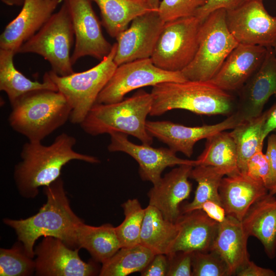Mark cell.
Segmentation results:
<instances>
[{
	"instance_id": "ac0fdd59",
	"label": "cell",
	"mask_w": 276,
	"mask_h": 276,
	"mask_svg": "<svg viewBox=\"0 0 276 276\" xmlns=\"http://www.w3.org/2000/svg\"><path fill=\"white\" fill-rule=\"evenodd\" d=\"M63 0H25L17 16L0 36V49L14 51L33 36L45 24Z\"/></svg>"
},
{
	"instance_id": "60d3db41",
	"label": "cell",
	"mask_w": 276,
	"mask_h": 276,
	"mask_svg": "<svg viewBox=\"0 0 276 276\" xmlns=\"http://www.w3.org/2000/svg\"><path fill=\"white\" fill-rule=\"evenodd\" d=\"M169 262L167 255L155 254L146 267L141 272L142 276H167Z\"/></svg>"
},
{
	"instance_id": "e0dca14e",
	"label": "cell",
	"mask_w": 276,
	"mask_h": 276,
	"mask_svg": "<svg viewBox=\"0 0 276 276\" xmlns=\"http://www.w3.org/2000/svg\"><path fill=\"white\" fill-rule=\"evenodd\" d=\"M239 99L234 113L242 121L260 116L264 105L273 95L276 96V52L267 48L263 62L238 90Z\"/></svg>"
},
{
	"instance_id": "52a82bcc",
	"label": "cell",
	"mask_w": 276,
	"mask_h": 276,
	"mask_svg": "<svg viewBox=\"0 0 276 276\" xmlns=\"http://www.w3.org/2000/svg\"><path fill=\"white\" fill-rule=\"evenodd\" d=\"M117 46L116 42L107 56L87 71L64 76H59L52 70L48 72L58 91L71 107L69 120L72 123L80 124L82 122L112 76L118 66L114 61Z\"/></svg>"
},
{
	"instance_id": "f6af8a7d",
	"label": "cell",
	"mask_w": 276,
	"mask_h": 276,
	"mask_svg": "<svg viewBox=\"0 0 276 276\" xmlns=\"http://www.w3.org/2000/svg\"><path fill=\"white\" fill-rule=\"evenodd\" d=\"M4 4L10 6H22L24 3L25 0H1Z\"/></svg>"
},
{
	"instance_id": "bcb514c9",
	"label": "cell",
	"mask_w": 276,
	"mask_h": 276,
	"mask_svg": "<svg viewBox=\"0 0 276 276\" xmlns=\"http://www.w3.org/2000/svg\"><path fill=\"white\" fill-rule=\"evenodd\" d=\"M148 3H149V5L151 6V7L155 10H158L160 2L159 0H147Z\"/></svg>"
},
{
	"instance_id": "b9f144b4",
	"label": "cell",
	"mask_w": 276,
	"mask_h": 276,
	"mask_svg": "<svg viewBox=\"0 0 276 276\" xmlns=\"http://www.w3.org/2000/svg\"><path fill=\"white\" fill-rule=\"evenodd\" d=\"M235 275L238 276H275L276 274L273 270L260 267L253 261H249L247 264L239 269Z\"/></svg>"
},
{
	"instance_id": "f35d334b",
	"label": "cell",
	"mask_w": 276,
	"mask_h": 276,
	"mask_svg": "<svg viewBox=\"0 0 276 276\" xmlns=\"http://www.w3.org/2000/svg\"><path fill=\"white\" fill-rule=\"evenodd\" d=\"M244 2V0H205V4L197 10L195 16L202 22L214 11L219 9L232 10Z\"/></svg>"
},
{
	"instance_id": "1f68e13d",
	"label": "cell",
	"mask_w": 276,
	"mask_h": 276,
	"mask_svg": "<svg viewBox=\"0 0 276 276\" xmlns=\"http://www.w3.org/2000/svg\"><path fill=\"white\" fill-rule=\"evenodd\" d=\"M225 173L221 169L211 166L198 165L194 167L190 178L197 182L193 200L180 208L181 213L201 209L202 204L208 200L221 205L219 187Z\"/></svg>"
},
{
	"instance_id": "f1b7e54d",
	"label": "cell",
	"mask_w": 276,
	"mask_h": 276,
	"mask_svg": "<svg viewBox=\"0 0 276 276\" xmlns=\"http://www.w3.org/2000/svg\"><path fill=\"white\" fill-rule=\"evenodd\" d=\"M198 165L211 166L222 170L226 176L240 172L238 168L235 142L229 132H217L206 139L205 147L196 159Z\"/></svg>"
},
{
	"instance_id": "8992f818",
	"label": "cell",
	"mask_w": 276,
	"mask_h": 276,
	"mask_svg": "<svg viewBox=\"0 0 276 276\" xmlns=\"http://www.w3.org/2000/svg\"><path fill=\"white\" fill-rule=\"evenodd\" d=\"M226 15V10L219 9L201 22L196 54L181 71L187 80H211L239 44L227 28Z\"/></svg>"
},
{
	"instance_id": "8fae6325",
	"label": "cell",
	"mask_w": 276,
	"mask_h": 276,
	"mask_svg": "<svg viewBox=\"0 0 276 276\" xmlns=\"http://www.w3.org/2000/svg\"><path fill=\"white\" fill-rule=\"evenodd\" d=\"M226 20L239 43L272 48L276 52V17L268 13L262 1H244L226 10Z\"/></svg>"
},
{
	"instance_id": "484cf974",
	"label": "cell",
	"mask_w": 276,
	"mask_h": 276,
	"mask_svg": "<svg viewBox=\"0 0 276 276\" xmlns=\"http://www.w3.org/2000/svg\"><path fill=\"white\" fill-rule=\"evenodd\" d=\"M178 232L176 223L166 219L155 207L148 205L145 215L140 236V244L154 254L169 255Z\"/></svg>"
},
{
	"instance_id": "681fc988",
	"label": "cell",
	"mask_w": 276,
	"mask_h": 276,
	"mask_svg": "<svg viewBox=\"0 0 276 276\" xmlns=\"http://www.w3.org/2000/svg\"></svg>"
},
{
	"instance_id": "d4e9b609",
	"label": "cell",
	"mask_w": 276,
	"mask_h": 276,
	"mask_svg": "<svg viewBox=\"0 0 276 276\" xmlns=\"http://www.w3.org/2000/svg\"><path fill=\"white\" fill-rule=\"evenodd\" d=\"M15 54L13 51L0 49V90L7 94L11 105L20 97L32 91H58L48 72L44 74L43 82H40L29 79L18 71L13 63Z\"/></svg>"
},
{
	"instance_id": "ab89813d",
	"label": "cell",
	"mask_w": 276,
	"mask_h": 276,
	"mask_svg": "<svg viewBox=\"0 0 276 276\" xmlns=\"http://www.w3.org/2000/svg\"><path fill=\"white\" fill-rule=\"evenodd\" d=\"M266 155L269 171L265 186L270 191L276 185V134H273L268 137Z\"/></svg>"
},
{
	"instance_id": "d6986e66",
	"label": "cell",
	"mask_w": 276,
	"mask_h": 276,
	"mask_svg": "<svg viewBox=\"0 0 276 276\" xmlns=\"http://www.w3.org/2000/svg\"><path fill=\"white\" fill-rule=\"evenodd\" d=\"M193 166L179 165L162 177L148 193L149 204L164 217L175 223L181 214L180 205L189 197L192 185L189 180Z\"/></svg>"
},
{
	"instance_id": "d6a6232c",
	"label": "cell",
	"mask_w": 276,
	"mask_h": 276,
	"mask_svg": "<svg viewBox=\"0 0 276 276\" xmlns=\"http://www.w3.org/2000/svg\"><path fill=\"white\" fill-rule=\"evenodd\" d=\"M121 206L125 218L121 224L116 227L121 246L127 247L140 244L145 209L137 199H129Z\"/></svg>"
},
{
	"instance_id": "8d00e7d4",
	"label": "cell",
	"mask_w": 276,
	"mask_h": 276,
	"mask_svg": "<svg viewBox=\"0 0 276 276\" xmlns=\"http://www.w3.org/2000/svg\"><path fill=\"white\" fill-rule=\"evenodd\" d=\"M193 252L179 251L167 255V276H192Z\"/></svg>"
},
{
	"instance_id": "7dc6e473",
	"label": "cell",
	"mask_w": 276,
	"mask_h": 276,
	"mask_svg": "<svg viewBox=\"0 0 276 276\" xmlns=\"http://www.w3.org/2000/svg\"><path fill=\"white\" fill-rule=\"evenodd\" d=\"M269 191L270 193L276 195V185Z\"/></svg>"
},
{
	"instance_id": "2e32d148",
	"label": "cell",
	"mask_w": 276,
	"mask_h": 276,
	"mask_svg": "<svg viewBox=\"0 0 276 276\" xmlns=\"http://www.w3.org/2000/svg\"><path fill=\"white\" fill-rule=\"evenodd\" d=\"M241 122L234 112L223 121L213 125L189 127L169 121L147 120L146 128L153 137L167 145L174 152L190 157L198 141L217 132L233 129Z\"/></svg>"
},
{
	"instance_id": "9a60e30c",
	"label": "cell",
	"mask_w": 276,
	"mask_h": 276,
	"mask_svg": "<svg viewBox=\"0 0 276 276\" xmlns=\"http://www.w3.org/2000/svg\"><path fill=\"white\" fill-rule=\"evenodd\" d=\"M71 14L75 43L71 55L72 64L89 56L103 60L111 45L104 37L101 24L91 6V0H66Z\"/></svg>"
},
{
	"instance_id": "7bdbcfd3",
	"label": "cell",
	"mask_w": 276,
	"mask_h": 276,
	"mask_svg": "<svg viewBox=\"0 0 276 276\" xmlns=\"http://www.w3.org/2000/svg\"><path fill=\"white\" fill-rule=\"evenodd\" d=\"M201 209L210 218L218 223L223 221L226 217L225 211L222 206L211 200L204 202Z\"/></svg>"
},
{
	"instance_id": "7c38bea8",
	"label": "cell",
	"mask_w": 276,
	"mask_h": 276,
	"mask_svg": "<svg viewBox=\"0 0 276 276\" xmlns=\"http://www.w3.org/2000/svg\"><path fill=\"white\" fill-rule=\"evenodd\" d=\"M165 22L158 10L135 17L116 37L114 61L119 66L139 59L151 58Z\"/></svg>"
},
{
	"instance_id": "6da1fadb",
	"label": "cell",
	"mask_w": 276,
	"mask_h": 276,
	"mask_svg": "<svg viewBox=\"0 0 276 276\" xmlns=\"http://www.w3.org/2000/svg\"><path fill=\"white\" fill-rule=\"evenodd\" d=\"M76 139L66 133L58 135L53 143L28 141L22 147L21 161L14 170V180L20 195L33 198L39 188L48 186L60 176L63 167L71 160L100 163L96 157L75 151Z\"/></svg>"
},
{
	"instance_id": "4316f807",
	"label": "cell",
	"mask_w": 276,
	"mask_h": 276,
	"mask_svg": "<svg viewBox=\"0 0 276 276\" xmlns=\"http://www.w3.org/2000/svg\"><path fill=\"white\" fill-rule=\"evenodd\" d=\"M98 6L102 23L107 33L116 38L135 17L152 11L147 0H91Z\"/></svg>"
},
{
	"instance_id": "d590c367",
	"label": "cell",
	"mask_w": 276,
	"mask_h": 276,
	"mask_svg": "<svg viewBox=\"0 0 276 276\" xmlns=\"http://www.w3.org/2000/svg\"><path fill=\"white\" fill-rule=\"evenodd\" d=\"M205 0H163L158 9L161 18L166 22L178 18L195 16Z\"/></svg>"
},
{
	"instance_id": "c3c4849f",
	"label": "cell",
	"mask_w": 276,
	"mask_h": 276,
	"mask_svg": "<svg viewBox=\"0 0 276 276\" xmlns=\"http://www.w3.org/2000/svg\"><path fill=\"white\" fill-rule=\"evenodd\" d=\"M253 1V0H244V1ZM257 1H263V0H257Z\"/></svg>"
},
{
	"instance_id": "277c9868",
	"label": "cell",
	"mask_w": 276,
	"mask_h": 276,
	"mask_svg": "<svg viewBox=\"0 0 276 276\" xmlns=\"http://www.w3.org/2000/svg\"><path fill=\"white\" fill-rule=\"evenodd\" d=\"M11 106L10 126L31 142H41L63 126L72 111L60 92L48 89L28 93Z\"/></svg>"
},
{
	"instance_id": "ba28073f",
	"label": "cell",
	"mask_w": 276,
	"mask_h": 276,
	"mask_svg": "<svg viewBox=\"0 0 276 276\" xmlns=\"http://www.w3.org/2000/svg\"><path fill=\"white\" fill-rule=\"evenodd\" d=\"M74 31L66 0L33 36L25 42L17 53H34L47 60L52 70L61 76L74 73L71 50Z\"/></svg>"
},
{
	"instance_id": "3957f363",
	"label": "cell",
	"mask_w": 276,
	"mask_h": 276,
	"mask_svg": "<svg viewBox=\"0 0 276 276\" xmlns=\"http://www.w3.org/2000/svg\"><path fill=\"white\" fill-rule=\"evenodd\" d=\"M149 115L158 116L173 109H184L198 114L231 115L236 104L234 97L210 81L165 82L153 86Z\"/></svg>"
},
{
	"instance_id": "7a4b0ae2",
	"label": "cell",
	"mask_w": 276,
	"mask_h": 276,
	"mask_svg": "<svg viewBox=\"0 0 276 276\" xmlns=\"http://www.w3.org/2000/svg\"><path fill=\"white\" fill-rule=\"evenodd\" d=\"M43 192L47 201L37 213L24 219L3 220L15 231L18 241L32 258L35 256V243L41 237H53L70 247L77 246L76 231L83 222L72 210L60 177L44 187Z\"/></svg>"
},
{
	"instance_id": "603a6c76",
	"label": "cell",
	"mask_w": 276,
	"mask_h": 276,
	"mask_svg": "<svg viewBox=\"0 0 276 276\" xmlns=\"http://www.w3.org/2000/svg\"><path fill=\"white\" fill-rule=\"evenodd\" d=\"M248 237L242 221L233 217L226 216L219 223L211 250L217 252L225 262L231 275H235L250 261L247 248Z\"/></svg>"
},
{
	"instance_id": "836d02e7",
	"label": "cell",
	"mask_w": 276,
	"mask_h": 276,
	"mask_svg": "<svg viewBox=\"0 0 276 276\" xmlns=\"http://www.w3.org/2000/svg\"><path fill=\"white\" fill-rule=\"evenodd\" d=\"M35 269V260L28 256L20 241L11 248H1V276L31 275Z\"/></svg>"
},
{
	"instance_id": "74e56055",
	"label": "cell",
	"mask_w": 276,
	"mask_h": 276,
	"mask_svg": "<svg viewBox=\"0 0 276 276\" xmlns=\"http://www.w3.org/2000/svg\"><path fill=\"white\" fill-rule=\"evenodd\" d=\"M269 171L268 160L262 151L255 153L247 162L246 174L256 180L262 182L265 186Z\"/></svg>"
},
{
	"instance_id": "cb8c5ba5",
	"label": "cell",
	"mask_w": 276,
	"mask_h": 276,
	"mask_svg": "<svg viewBox=\"0 0 276 276\" xmlns=\"http://www.w3.org/2000/svg\"><path fill=\"white\" fill-rule=\"evenodd\" d=\"M242 223L248 236L257 238L263 245L267 256L276 255V197L270 193L250 208Z\"/></svg>"
},
{
	"instance_id": "30bf717a",
	"label": "cell",
	"mask_w": 276,
	"mask_h": 276,
	"mask_svg": "<svg viewBox=\"0 0 276 276\" xmlns=\"http://www.w3.org/2000/svg\"><path fill=\"white\" fill-rule=\"evenodd\" d=\"M181 72L165 71L156 66L151 58L136 60L117 66L99 94L96 103L110 104L123 100L133 90L165 82H184Z\"/></svg>"
},
{
	"instance_id": "f546056e",
	"label": "cell",
	"mask_w": 276,
	"mask_h": 276,
	"mask_svg": "<svg viewBox=\"0 0 276 276\" xmlns=\"http://www.w3.org/2000/svg\"><path fill=\"white\" fill-rule=\"evenodd\" d=\"M269 112V109L257 117L242 121L229 132L236 145L238 168L241 173H246L249 159L262 151V129Z\"/></svg>"
},
{
	"instance_id": "83f0119b",
	"label": "cell",
	"mask_w": 276,
	"mask_h": 276,
	"mask_svg": "<svg viewBox=\"0 0 276 276\" xmlns=\"http://www.w3.org/2000/svg\"><path fill=\"white\" fill-rule=\"evenodd\" d=\"M76 244L79 248L86 249L96 261L102 264L121 247L116 227L109 223L94 226L83 222L76 231Z\"/></svg>"
},
{
	"instance_id": "e575fe53",
	"label": "cell",
	"mask_w": 276,
	"mask_h": 276,
	"mask_svg": "<svg viewBox=\"0 0 276 276\" xmlns=\"http://www.w3.org/2000/svg\"><path fill=\"white\" fill-rule=\"evenodd\" d=\"M192 276H230L228 267L215 251H194L192 255Z\"/></svg>"
},
{
	"instance_id": "4fadbf2b",
	"label": "cell",
	"mask_w": 276,
	"mask_h": 276,
	"mask_svg": "<svg viewBox=\"0 0 276 276\" xmlns=\"http://www.w3.org/2000/svg\"><path fill=\"white\" fill-rule=\"evenodd\" d=\"M79 248L73 249L61 240L43 237L34 248L35 273L39 276H91L97 269L91 262L83 261Z\"/></svg>"
},
{
	"instance_id": "5b68a950",
	"label": "cell",
	"mask_w": 276,
	"mask_h": 276,
	"mask_svg": "<svg viewBox=\"0 0 276 276\" xmlns=\"http://www.w3.org/2000/svg\"><path fill=\"white\" fill-rule=\"evenodd\" d=\"M152 103L151 94L140 89L118 102L96 103L80 125L85 132L93 136L118 132L151 145L153 137L147 131L146 123Z\"/></svg>"
},
{
	"instance_id": "ee69618b",
	"label": "cell",
	"mask_w": 276,
	"mask_h": 276,
	"mask_svg": "<svg viewBox=\"0 0 276 276\" xmlns=\"http://www.w3.org/2000/svg\"><path fill=\"white\" fill-rule=\"evenodd\" d=\"M273 130L276 131V104L269 108L268 116L263 125L262 129V141H264L268 134Z\"/></svg>"
},
{
	"instance_id": "9c48e42d",
	"label": "cell",
	"mask_w": 276,
	"mask_h": 276,
	"mask_svg": "<svg viewBox=\"0 0 276 276\" xmlns=\"http://www.w3.org/2000/svg\"><path fill=\"white\" fill-rule=\"evenodd\" d=\"M201 22L195 16L166 22L151 57L158 67L181 72L193 60Z\"/></svg>"
},
{
	"instance_id": "ffe728a7",
	"label": "cell",
	"mask_w": 276,
	"mask_h": 276,
	"mask_svg": "<svg viewBox=\"0 0 276 276\" xmlns=\"http://www.w3.org/2000/svg\"><path fill=\"white\" fill-rule=\"evenodd\" d=\"M266 53L265 47L239 43L210 81L225 91H238L260 67Z\"/></svg>"
},
{
	"instance_id": "5bb4252c",
	"label": "cell",
	"mask_w": 276,
	"mask_h": 276,
	"mask_svg": "<svg viewBox=\"0 0 276 276\" xmlns=\"http://www.w3.org/2000/svg\"><path fill=\"white\" fill-rule=\"evenodd\" d=\"M110 143L108 146L109 152H122L133 158L139 164V174L143 180L149 181L153 185L162 178V173L167 167L183 164L195 167L197 160L182 159L176 155V152L169 148H155L149 145H136L128 139V135L113 132L109 134Z\"/></svg>"
},
{
	"instance_id": "44dd1931",
	"label": "cell",
	"mask_w": 276,
	"mask_h": 276,
	"mask_svg": "<svg viewBox=\"0 0 276 276\" xmlns=\"http://www.w3.org/2000/svg\"><path fill=\"white\" fill-rule=\"evenodd\" d=\"M175 223L178 232L170 254L179 251L206 252L211 250L219 223L210 218L203 210L181 213Z\"/></svg>"
},
{
	"instance_id": "7402d4cb",
	"label": "cell",
	"mask_w": 276,
	"mask_h": 276,
	"mask_svg": "<svg viewBox=\"0 0 276 276\" xmlns=\"http://www.w3.org/2000/svg\"><path fill=\"white\" fill-rule=\"evenodd\" d=\"M268 191L264 183L241 172L223 177L219 187L221 204L226 216L240 221L252 205Z\"/></svg>"
},
{
	"instance_id": "4dcf8cb0",
	"label": "cell",
	"mask_w": 276,
	"mask_h": 276,
	"mask_svg": "<svg viewBox=\"0 0 276 276\" xmlns=\"http://www.w3.org/2000/svg\"><path fill=\"white\" fill-rule=\"evenodd\" d=\"M142 244L121 247L112 257L102 263L99 275L126 276L141 272L154 256Z\"/></svg>"
}]
</instances>
